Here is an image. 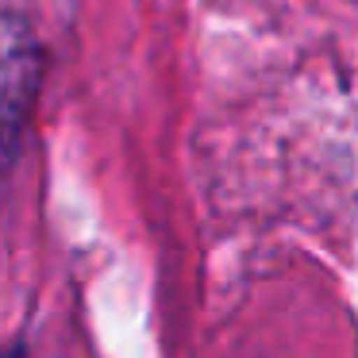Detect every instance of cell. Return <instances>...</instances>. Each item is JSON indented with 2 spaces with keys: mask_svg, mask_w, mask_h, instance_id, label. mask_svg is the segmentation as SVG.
Listing matches in <instances>:
<instances>
[{
  "mask_svg": "<svg viewBox=\"0 0 358 358\" xmlns=\"http://www.w3.org/2000/svg\"><path fill=\"white\" fill-rule=\"evenodd\" d=\"M43 81V50L31 31V20L12 8H0V178L20 162L35 101Z\"/></svg>",
  "mask_w": 358,
  "mask_h": 358,
  "instance_id": "obj_1",
  "label": "cell"
}]
</instances>
